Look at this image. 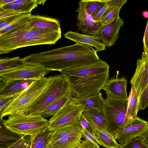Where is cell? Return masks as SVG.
<instances>
[{
    "mask_svg": "<svg viewBox=\"0 0 148 148\" xmlns=\"http://www.w3.org/2000/svg\"><path fill=\"white\" fill-rule=\"evenodd\" d=\"M110 67L99 59L60 72L68 82L73 97L79 98L99 93L109 79Z\"/></svg>",
    "mask_w": 148,
    "mask_h": 148,
    "instance_id": "6da1fadb",
    "label": "cell"
},
{
    "mask_svg": "<svg viewBox=\"0 0 148 148\" xmlns=\"http://www.w3.org/2000/svg\"><path fill=\"white\" fill-rule=\"evenodd\" d=\"M42 59L46 69L60 72L100 59L93 47L80 44L44 52Z\"/></svg>",
    "mask_w": 148,
    "mask_h": 148,
    "instance_id": "7a4b0ae2",
    "label": "cell"
},
{
    "mask_svg": "<svg viewBox=\"0 0 148 148\" xmlns=\"http://www.w3.org/2000/svg\"><path fill=\"white\" fill-rule=\"evenodd\" d=\"M61 37V32L32 29L28 22L0 36V49L12 51L27 46L54 44Z\"/></svg>",
    "mask_w": 148,
    "mask_h": 148,
    "instance_id": "3957f363",
    "label": "cell"
},
{
    "mask_svg": "<svg viewBox=\"0 0 148 148\" xmlns=\"http://www.w3.org/2000/svg\"><path fill=\"white\" fill-rule=\"evenodd\" d=\"M51 78V76L44 77L32 82L0 112L1 121L4 116L16 113L27 114L31 107L45 90Z\"/></svg>",
    "mask_w": 148,
    "mask_h": 148,
    "instance_id": "277c9868",
    "label": "cell"
},
{
    "mask_svg": "<svg viewBox=\"0 0 148 148\" xmlns=\"http://www.w3.org/2000/svg\"><path fill=\"white\" fill-rule=\"evenodd\" d=\"M7 127L18 134L30 136L47 129L49 120L40 114L18 113L9 116L5 120L1 121Z\"/></svg>",
    "mask_w": 148,
    "mask_h": 148,
    "instance_id": "5b68a950",
    "label": "cell"
},
{
    "mask_svg": "<svg viewBox=\"0 0 148 148\" xmlns=\"http://www.w3.org/2000/svg\"><path fill=\"white\" fill-rule=\"evenodd\" d=\"M69 92V84L62 74L51 76L46 89L31 107L27 114H39L53 103Z\"/></svg>",
    "mask_w": 148,
    "mask_h": 148,
    "instance_id": "8992f818",
    "label": "cell"
},
{
    "mask_svg": "<svg viewBox=\"0 0 148 148\" xmlns=\"http://www.w3.org/2000/svg\"><path fill=\"white\" fill-rule=\"evenodd\" d=\"M128 102V98L108 96L104 99L103 113L106 120L107 130L112 135L132 120L127 114Z\"/></svg>",
    "mask_w": 148,
    "mask_h": 148,
    "instance_id": "52a82bcc",
    "label": "cell"
},
{
    "mask_svg": "<svg viewBox=\"0 0 148 148\" xmlns=\"http://www.w3.org/2000/svg\"><path fill=\"white\" fill-rule=\"evenodd\" d=\"M84 106L71 101L49 120V129L55 131L79 124Z\"/></svg>",
    "mask_w": 148,
    "mask_h": 148,
    "instance_id": "ba28073f",
    "label": "cell"
},
{
    "mask_svg": "<svg viewBox=\"0 0 148 148\" xmlns=\"http://www.w3.org/2000/svg\"><path fill=\"white\" fill-rule=\"evenodd\" d=\"M50 71L38 66L24 64L12 70L0 73V80L5 83L14 80H36L45 77Z\"/></svg>",
    "mask_w": 148,
    "mask_h": 148,
    "instance_id": "9c48e42d",
    "label": "cell"
},
{
    "mask_svg": "<svg viewBox=\"0 0 148 148\" xmlns=\"http://www.w3.org/2000/svg\"><path fill=\"white\" fill-rule=\"evenodd\" d=\"M148 125V122L137 116L116 132L114 135V138L120 144L123 145L140 135Z\"/></svg>",
    "mask_w": 148,
    "mask_h": 148,
    "instance_id": "30bf717a",
    "label": "cell"
},
{
    "mask_svg": "<svg viewBox=\"0 0 148 148\" xmlns=\"http://www.w3.org/2000/svg\"><path fill=\"white\" fill-rule=\"evenodd\" d=\"M78 12L76 25L83 34L97 36L101 27L99 22L95 21L93 18L87 12L85 2L80 0L76 10Z\"/></svg>",
    "mask_w": 148,
    "mask_h": 148,
    "instance_id": "8fae6325",
    "label": "cell"
},
{
    "mask_svg": "<svg viewBox=\"0 0 148 148\" xmlns=\"http://www.w3.org/2000/svg\"><path fill=\"white\" fill-rule=\"evenodd\" d=\"M130 83L136 90L139 99L148 84V51L143 52L136 61L135 71Z\"/></svg>",
    "mask_w": 148,
    "mask_h": 148,
    "instance_id": "7c38bea8",
    "label": "cell"
},
{
    "mask_svg": "<svg viewBox=\"0 0 148 148\" xmlns=\"http://www.w3.org/2000/svg\"><path fill=\"white\" fill-rule=\"evenodd\" d=\"M124 22V19L119 16L111 23L101 26L97 36L106 47L109 48L115 45Z\"/></svg>",
    "mask_w": 148,
    "mask_h": 148,
    "instance_id": "4fadbf2b",
    "label": "cell"
},
{
    "mask_svg": "<svg viewBox=\"0 0 148 148\" xmlns=\"http://www.w3.org/2000/svg\"><path fill=\"white\" fill-rule=\"evenodd\" d=\"M127 80L124 77L108 79L102 89L106 92L107 96L113 98L128 99L126 91Z\"/></svg>",
    "mask_w": 148,
    "mask_h": 148,
    "instance_id": "5bb4252c",
    "label": "cell"
},
{
    "mask_svg": "<svg viewBox=\"0 0 148 148\" xmlns=\"http://www.w3.org/2000/svg\"><path fill=\"white\" fill-rule=\"evenodd\" d=\"M64 38L71 40L76 44L87 45L94 47L97 52L106 50L105 45L98 36L81 34L69 31L64 34Z\"/></svg>",
    "mask_w": 148,
    "mask_h": 148,
    "instance_id": "9a60e30c",
    "label": "cell"
},
{
    "mask_svg": "<svg viewBox=\"0 0 148 148\" xmlns=\"http://www.w3.org/2000/svg\"><path fill=\"white\" fill-rule=\"evenodd\" d=\"M29 23L32 29L61 32L60 22L56 19L31 14Z\"/></svg>",
    "mask_w": 148,
    "mask_h": 148,
    "instance_id": "2e32d148",
    "label": "cell"
},
{
    "mask_svg": "<svg viewBox=\"0 0 148 148\" xmlns=\"http://www.w3.org/2000/svg\"><path fill=\"white\" fill-rule=\"evenodd\" d=\"M35 80H14L8 81L0 90V96L21 93Z\"/></svg>",
    "mask_w": 148,
    "mask_h": 148,
    "instance_id": "e0dca14e",
    "label": "cell"
},
{
    "mask_svg": "<svg viewBox=\"0 0 148 148\" xmlns=\"http://www.w3.org/2000/svg\"><path fill=\"white\" fill-rule=\"evenodd\" d=\"M82 113L86 120L94 127L108 132L106 120L103 112L90 108L84 109Z\"/></svg>",
    "mask_w": 148,
    "mask_h": 148,
    "instance_id": "ac0fdd59",
    "label": "cell"
},
{
    "mask_svg": "<svg viewBox=\"0 0 148 148\" xmlns=\"http://www.w3.org/2000/svg\"><path fill=\"white\" fill-rule=\"evenodd\" d=\"M104 99L101 92L93 96L79 98L72 97L71 101L84 106V109L94 108L103 112Z\"/></svg>",
    "mask_w": 148,
    "mask_h": 148,
    "instance_id": "d6986e66",
    "label": "cell"
},
{
    "mask_svg": "<svg viewBox=\"0 0 148 148\" xmlns=\"http://www.w3.org/2000/svg\"><path fill=\"white\" fill-rule=\"evenodd\" d=\"M82 127L77 123L55 131H51L49 143L61 138L78 136L82 134Z\"/></svg>",
    "mask_w": 148,
    "mask_h": 148,
    "instance_id": "ffe728a7",
    "label": "cell"
},
{
    "mask_svg": "<svg viewBox=\"0 0 148 148\" xmlns=\"http://www.w3.org/2000/svg\"><path fill=\"white\" fill-rule=\"evenodd\" d=\"M1 123L0 128V148H8L25 136L12 131Z\"/></svg>",
    "mask_w": 148,
    "mask_h": 148,
    "instance_id": "44dd1931",
    "label": "cell"
},
{
    "mask_svg": "<svg viewBox=\"0 0 148 148\" xmlns=\"http://www.w3.org/2000/svg\"><path fill=\"white\" fill-rule=\"evenodd\" d=\"M72 97V94L69 92L53 103L41 111L39 114L45 118L53 116L71 101Z\"/></svg>",
    "mask_w": 148,
    "mask_h": 148,
    "instance_id": "7402d4cb",
    "label": "cell"
},
{
    "mask_svg": "<svg viewBox=\"0 0 148 148\" xmlns=\"http://www.w3.org/2000/svg\"><path fill=\"white\" fill-rule=\"evenodd\" d=\"M82 138V134L77 136L61 138L50 142L46 148H77Z\"/></svg>",
    "mask_w": 148,
    "mask_h": 148,
    "instance_id": "603a6c76",
    "label": "cell"
},
{
    "mask_svg": "<svg viewBox=\"0 0 148 148\" xmlns=\"http://www.w3.org/2000/svg\"><path fill=\"white\" fill-rule=\"evenodd\" d=\"M95 127L96 136L101 146L106 148H121V145L118 143L113 135Z\"/></svg>",
    "mask_w": 148,
    "mask_h": 148,
    "instance_id": "cb8c5ba5",
    "label": "cell"
},
{
    "mask_svg": "<svg viewBox=\"0 0 148 148\" xmlns=\"http://www.w3.org/2000/svg\"><path fill=\"white\" fill-rule=\"evenodd\" d=\"M51 131L48 127L30 138V148H46Z\"/></svg>",
    "mask_w": 148,
    "mask_h": 148,
    "instance_id": "d4e9b609",
    "label": "cell"
},
{
    "mask_svg": "<svg viewBox=\"0 0 148 148\" xmlns=\"http://www.w3.org/2000/svg\"><path fill=\"white\" fill-rule=\"evenodd\" d=\"M138 99L135 88L132 86L128 97L127 114L131 119L135 118L138 110Z\"/></svg>",
    "mask_w": 148,
    "mask_h": 148,
    "instance_id": "484cf974",
    "label": "cell"
},
{
    "mask_svg": "<svg viewBox=\"0 0 148 148\" xmlns=\"http://www.w3.org/2000/svg\"><path fill=\"white\" fill-rule=\"evenodd\" d=\"M24 64L22 58L19 56L0 60V73L6 72Z\"/></svg>",
    "mask_w": 148,
    "mask_h": 148,
    "instance_id": "4316f807",
    "label": "cell"
},
{
    "mask_svg": "<svg viewBox=\"0 0 148 148\" xmlns=\"http://www.w3.org/2000/svg\"><path fill=\"white\" fill-rule=\"evenodd\" d=\"M124 4H121L112 7L105 12L100 21L101 25H105L111 23L119 16L120 10Z\"/></svg>",
    "mask_w": 148,
    "mask_h": 148,
    "instance_id": "83f0119b",
    "label": "cell"
},
{
    "mask_svg": "<svg viewBox=\"0 0 148 148\" xmlns=\"http://www.w3.org/2000/svg\"><path fill=\"white\" fill-rule=\"evenodd\" d=\"M87 12L93 18L105 5L108 0H84Z\"/></svg>",
    "mask_w": 148,
    "mask_h": 148,
    "instance_id": "f1b7e54d",
    "label": "cell"
},
{
    "mask_svg": "<svg viewBox=\"0 0 148 148\" xmlns=\"http://www.w3.org/2000/svg\"><path fill=\"white\" fill-rule=\"evenodd\" d=\"M13 2L0 7V8L5 9L12 10L18 12L23 13L31 12L37 6L38 4V0H37L36 2L29 5L17 4Z\"/></svg>",
    "mask_w": 148,
    "mask_h": 148,
    "instance_id": "f546056e",
    "label": "cell"
},
{
    "mask_svg": "<svg viewBox=\"0 0 148 148\" xmlns=\"http://www.w3.org/2000/svg\"><path fill=\"white\" fill-rule=\"evenodd\" d=\"M127 0H108L99 12L94 16L93 19L95 21L99 22L104 14L110 7L121 4L125 5Z\"/></svg>",
    "mask_w": 148,
    "mask_h": 148,
    "instance_id": "4dcf8cb0",
    "label": "cell"
},
{
    "mask_svg": "<svg viewBox=\"0 0 148 148\" xmlns=\"http://www.w3.org/2000/svg\"><path fill=\"white\" fill-rule=\"evenodd\" d=\"M30 15L23 16L19 18L4 29L0 30V36L29 22Z\"/></svg>",
    "mask_w": 148,
    "mask_h": 148,
    "instance_id": "1f68e13d",
    "label": "cell"
},
{
    "mask_svg": "<svg viewBox=\"0 0 148 148\" xmlns=\"http://www.w3.org/2000/svg\"><path fill=\"white\" fill-rule=\"evenodd\" d=\"M121 148H148L141 137L139 136L134 138L126 144L121 145Z\"/></svg>",
    "mask_w": 148,
    "mask_h": 148,
    "instance_id": "d6a6232c",
    "label": "cell"
},
{
    "mask_svg": "<svg viewBox=\"0 0 148 148\" xmlns=\"http://www.w3.org/2000/svg\"><path fill=\"white\" fill-rule=\"evenodd\" d=\"M31 12H23L20 14L0 19V30L10 24L19 18L31 14Z\"/></svg>",
    "mask_w": 148,
    "mask_h": 148,
    "instance_id": "836d02e7",
    "label": "cell"
},
{
    "mask_svg": "<svg viewBox=\"0 0 148 148\" xmlns=\"http://www.w3.org/2000/svg\"><path fill=\"white\" fill-rule=\"evenodd\" d=\"M148 106V84L142 93L138 101V110H144Z\"/></svg>",
    "mask_w": 148,
    "mask_h": 148,
    "instance_id": "e575fe53",
    "label": "cell"
},
{
    "mask_svg": "<svg viewBox=\"0 0 148 148\" xmlns=\"http://www.w3.org/2000/svg\"><path fill=\"white\" fill-rule=\"evenodd\" d=\"M79 124L82 127L84 128L94 136L97 137L95 127L86 120L83 113L81 116Z\"/></svg>",
    "mask_w": 148,
    "mask_h": 148,
    "instance_id": "d590c367",
    "label": "cell"
},
{
    "mask_svg": "<svg viewBox=\"0 0 148 148\" xmlns=\"http://www.w3.org/2000/svg\"><path fill=\"white\" fill-rule=\"evenodd\" d=\"M82 137L92 143L98 148H101L99 145L101 144L97 137L92 135L84 128L82 127Z\"/></svg>",
    "mask_w": 148,
    "mask_h": 148,
    "instance_id": "8d00e7d4",
    "label": "cell"
},
{
    "mask_svg": "<svg viewBox=\"0 0 148 148\" xmlns=\"http://www.w3.org/2000/svg\"><path fill=\"white\" fill-rule=\"evenodd\" d=\"M0 96V112L19 94Z\"/></svg>",
    "mask_w": 148,
    "mask_h": 148,
    "instance_id": "74e56055",
    "label": "cell"
},
{
    "mask_svg": "<svg viewBox=\"0 0 148 148\" xmlns=\"http://www.w3.org/2000/svg\"><path fill=\"white\" fill-rule=\"evenodd\" d=\"M24 136L17 142L8 148H30V138L28 139Z\"/></svg>",
    "mask_w": 148,
    "mask_h": 148,
    "instance_id": "f35d334b",
    "label": "cell"
},
{
    "mask_svg": "<svg viewBox=\"0 0 148 148\" xmlns=\"http://www.w3.org/2000/svg\"><path fill=\"white\" fill-rule=\"evenodd\" d=\"M20 13L15 11L0 8V19L18 14Z\"/></svg>",
    "mask_w": 148,
    "mask_h": 148,
    "instance_id": "ab89813d",
    "label": "cell"
},
{
    "mask_svg": "<svg viewBox=\"0 0 148 148\" xmlns=\"http://www.w3.org/2000/svg\"><path fill=\"white\" fill-rule=\"evenodd\" d=\"M144 52L148 51V18L143 39Z\"/></svg>",
    "mask_w": 148,
    "mask_h": 148,
    "instance_id": "60d3db41",
    "label": "cell"
},
{
    "mask_svg": "<svg viewBox=\"0 0 148 148\" xmlns=\"http://www.w3.org/2000/svg\"><path fill=\"white\" fill-rule=\"evenodd\" d=\"M143 141L148 147V125L144 132L140 135Z\"/></svg>",
    "mask_w": 148,
    "mask_h": 148,
    "instance_id": "b9f144b4",
    "label": "cell"
},
{
    "mask_svg": "<svg viewBox=\"0 0 148 148\" xmlns=\"http://www.w3.org/2000/svg\"><path fill=\"white\" fill-rule=\"evenodd\" d=\"M37 0H16L13 2L17 4L29 5L36 2Z\"/></svg>",
    "mask_w": 148,
    "mask_h": 148,
    "instance_id": "7bdbcfd3",
    "label": "cell"
},
{
    "mask_svg": "<svg viewBox=\"0 0 148 148\" xmlns=\"http://www.w3.org/2000/svg\"><path fill=\"white\" fill-rule=\"evenodd\" d=\"M77 148H90V142L85 139L82 140Z\"/></svg>",
    "mask_w": 148,
    "mask_h": 148,
    "instance_id": "ee69618b",
    "label": "cell"
},
{
    "mask_svg": "<svg viewBox=\"0 0 148 148\" xmlns=\"http://www.w3.org/2000/svg\"><path fill=\"white\" fill-rule=\"evenodd\" d=\"M15 1V0H0V7L12 3Z\"/></svg>",
    "mask_w": 148,
    "mask_h": 148,
    "instance_id": "f6af8a7d",
    "label": "cell"
},
{
    "mask_svg": "<svg viewBox=\"0 0 148 148\" xmlns=\"http://www.w3.org/2000/svg\"><path fill=\"white\" fill-rule=\"evenodd\" d=\"M11 52V51L9 50L0 49V54L7 53Z\"/></svg>",
    "mask_w": 148,
    "mask_h": 148,
    "instance_id": "bcb514c9",
    "label": "cell"
},
{
    "mask_svg": "<svg viewBox=\"0 0 148 148\" xmlns=\"http://www.w3.org/2000/svg\"><path fill=\"white\" fill-rule=\"evenodd\" d=\"M142 15L144 18H148V11H144L142 13Z\"/></svg>",
    "mask_w": 148,
    "mask_h": 148,
    "instance_id": "7dc6e473",
    "label": "cell"
},
{
    "mask_svg": "<svg viewBox=\"0 0 148 148\" xmlns=\"http://www.w3.org/2000/svg\"><path fill=\"white\" fill-rule=\"evenodd\" d=\"M90 148H98L90 142Z\"/></svg>",
    "mask_w": 148,
    "mask_h": 148,
    "instance_id": "c3c4849f",
    "label": "cell"
},
{
    "mask_svg": "<svg viewBox=\"0 0 148 148\" xmlns=\"http://www.w3.org/2000/svg\"><path fill=\"white\" fill-rule=\"evenodd\" d=\"M46 1V0H38V4H43Z\"/></svg>",
    "mask_w": 148,
    "mask_h": 148,
    "instance_id": "681fc988",
    "label": "cell"
}]
</instances>
